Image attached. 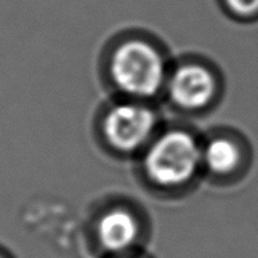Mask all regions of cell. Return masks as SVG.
Wrapping results in <instances>:
<instances>
[{
    "label": "cell",
    "instance_id": "7a4b0ae2",
    "mask_svg": "<svg viewBox=\"0 0 258 258\" xmlns=\"http://www.w3.org/2000/svg\"><path fill=\"white\" fill-rule=\"evenodd\" d=\"M224 84L218 70L200 57L172 61L163 96L183 112H202L218 100Z\"/></svg>",
    "mask_w": 258,
    "mask_h": 258
},
{
    "label": "cell",
    "instance_id": "8992f818",
    "mask_svg": "<svg viewBox=\"0 0 258 258\" xmlns=\"http://www.w3.org/2000/svg\"><path fill=\"white\" fill-rule=\"evenodd\" d=\"M240 161V149L235 142L217 136L202 146V163L215 174H228L237 167Z\"/></svg>",
    "mask_w": 258,
    "mask_h": 258
},
{
    "label": "cell",
    "instance_id": "52a82bcc",
    "mask_svg": "<svg viewBox=\"0 0 258 258\" xmlns=\"http://www.w3.org/2000/svg\"><path fill=\"white\" fill-rule=\"evenodd\" d=\"M226 16L239 23H252L258 20V0H219Z\"/></svg>",
    "mask_w": 258,
    "mask_h": 258
},
{
    "label": "cell",
    "instance_id": "5b68a950",
    "mask_svg": "<svg viewBox=\"0 0 258 258\" xmlns=\"http://www.w3.org/2000/svg\"><path fill=\"white\" fill-rule=\"evenodd\" d=\"M138 224L135 218L123 210L106 214L99 224V239L107 250L121 251L128 248L136 239Z\"/></svg>",
    "mask_w": 258,
    "mask_h": 258
},
{
    "label": "cell",
    "instance_id": "277c9868",
    "mask_svg": "<svg viewBox=\"0 0 258 258\" xmlns=\"http://www.w3.org/2000/svg\"><path fill=\"white\" fill-rule=\"evenodd\" d=\"M158 112L152 101L117 96L101 117V132L107 142L122 152L145 146L156 132Z\"/></svg>",
    "mask_w": 258,
    "mask_h": 258
},
{
    "label": "cell",
    "instance_id": "3957f363",
    "mask_svg": "<svg viewBox=\"0 0 258 258\" xmlns=\"http://www.w3.org/2000/svg\"><path fill=\"white\" fill-rule=\"evenodd\" d=\"M202 164V146L190 132L171 129L158 135L145 158L147 175L161 186H179L196 174Z\"/></svg>",
    "mask_w": 258,
    "mask_h": 258
},
{
    "label": "cell",
    "instance_id": "6da1fadb",
    "mask_svg": "<svg viewBox=\"0 0 258 258\" xmlns=\"http://www.w3.org/2000/svg\"><path fill=\"white\" fill-rule=\"evenodd\" d=\"M172 61L163 43L141 32L118 35L103 56V77L121 97L153 101L163 96Z\"/></svg>",
    "mask_w": 258,
    "mask_h": 258
}]
</instances>
